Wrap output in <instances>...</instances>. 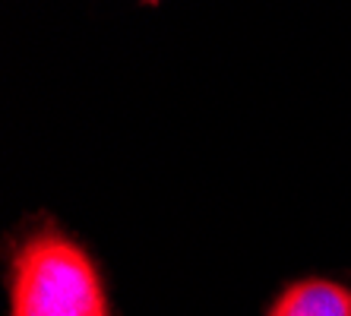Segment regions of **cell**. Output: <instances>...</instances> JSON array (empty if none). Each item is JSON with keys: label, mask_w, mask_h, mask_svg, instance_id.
Segmentation results:
<instances>
[{"label": "cell", "mask_w": 351, "mask_h": 316, "mask_svg": "<svg viewBox=\"0 0 351 316\" xmlns=\"http://www.w3.org/2000/svg\"><path fill=\"white\" fill-rule=\"evenodd\" d=\"M10 316H111L95 263L58 228H38L13 253Z\"/></svg>", "instance_id": "6da1fadb"}, {"label": "cell", "mask_w": 351, "mask_h": 316, "mask_svg": "<svg viewBox=\"0 0 351 316\" xmlns=\"http://www.w3.org/2000/svg\"><path fill=\"white\" fill-rule=\"evenodd\" d=\"M266 316H351V291L326 278L294 282L278 294Z\"/></svg>", "instance_id": "7a4b0ae2"}, {"label": "cell", "mask_w": 351, "mask_h": 316, "mask_svg": "<svg viewBox=\"0 0 351 316\" xmlns=\"http://www.w3.org/2000/svg\"><path fill=\"white\" fill-rule=\"evenodd\" d=\"M152 3H156V0H152Z\"/></svg>", "instance_id": "3957f363"}]
</instances>
